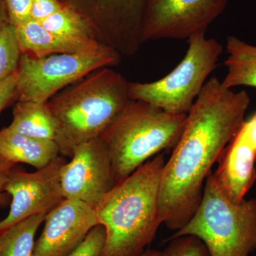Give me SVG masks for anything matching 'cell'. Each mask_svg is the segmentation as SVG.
Listing matches in <instances>:
<instances>
[{
  "label": "cell",
  "mask_w": 256,
  "mask_h": 256,
  "mask_svg": "<svg viewBox=\"0 0 256 256\" xmlns=\"http://www.w3.org/2000/svg\"><path fill=\"white\" fill-rule=\"evenodd\" d=\"M171 242L162 256H210L201 240L193 236H184L171 239Z\"/></svg>",
  "instance_id": "cell-21"
},
{
  "label": "cell",
  "mask_w": 256,
  "mask_h": 256,
  "mask_svg": "<svg viewBox=\"0 0 256 256\" xmlns=\"http://www.w3.org/2000/svg\"><path fill=\"white\" fill-rule=\"evenodd\" d=\"M63 6L60 0H32L31 18L40 22Z\"/></svg>",
  "instance_id": "cell-24"
},
{
  "label": "cell",
  "mask_w": 256,
  "mask_h": 256,
  "mask_svg": "<svg viewBox=\"0 0 256 256\" xmlns=\"http://www.w3.org/2000/svg\"><path fill=\"white\" fill-rule=\"evenodd\" d=\"M186 114L168 112L144 101L128 100L99 137L108 152L116 183L153 156L174 148Z\"/></svg>",
  "instance_id": "cell-4"
},
{
  "label": "cell",
  "mask_w": 256,
  "mask_h": 256,
  "mask_svg": "<svg viewBox=\"0 0 256 256\" xmlns=\"http://www.w3.org/2000/svg\"><path fill=\"white\" fill-rule=\"evenodd\" d=\"M40 23L48 31L62 36L97 40L85 20L76 12L64 4L60 10Z\"/></svg>",
  "instance_id": "cell-19"
},
{
  "label": "cell",
  "mask_w": 256,
  "mask_h": 256,
  "mask_svg": "<svg viewBox=\"0 0 256 256\" xmlns=\"http://www.w3.org/2000/svg\"><path fill=\"white\" fill-rule=\"evenodd\" d=\"M6 22H9L6 6L3 0H0V30Z\"/></svg>",
  "instance_id": "cell-28"
},
{
  "label": "cell",
  "mask_w": 256,
  "mask_h": 256,
  "mask_svg": "<svg viewBox=\"0 0 256 256\" xmlns=\"http://www.w3.org/2000/svg\"><path fill=\"white\" fill-rule=\"evenodd\" d=\"M44 223L32 256H68L98 224L92 206L68 198L46 214Z\"/></svg>",
  "instance_id": "cell-12"
},
{
  "label": "cell",
  "mask_w": 256,
  "mask_h": 256,
  "mask_svg": "<svg viewBox=\"0 0 256 256\" xmlns=\"http://www.w3.org/2000/svg\"><path fill=\"white\" fill-rule=\"evenodd\" d=\"M227 74L222 82L226 88L246 86L256 88V46L235 36L227 37Z\"/></svg>",
  "instance_id": "cell-17"
},
{
  "label": "cell",
  "mask_w": 256,
  "mask_h": 256,
  "mask_svg": "<svg viewBox=\"0 0 256 256\" xmlns=\"http://www.w3.org/2000/svg\"><path fill=\"white\" fill-rule=\"evenodd\" d=\"M106 229L98 224L87 234L86 238L66 256H100L105 246Z\"/></svg>",
  "instance_id": "cell-22"
},
{
  "label": "cell",
  "mask_w": 256,
  "mask_h": 256,
  "mask_svg": "<svg viewBox=\"0 0 256 256\" xmlns=\"http://www.w3.org/2000/svg\"><path fill=\"white\" fill-rule=\"evenodd\" d=\"M14 99H16V72L0 85V114Z\"/></svg>",
  "instance_id": "cell-25"
},
{
  "label": "cell",
  "mask_w": 256,
  "mask_h": 256,
  "mask_svg": "<svg viewBox=\"0 0 256 256\" xmlns=\"http://www.w3.org/2000/svg\"><path fill=\"white\" fill-rule=\"evenodd\" d=\"M137 256H162V252L158 250H152V249H146L142 254Z\"/></svg>",
  "instance_id": "cell-29"
},
{
  "label": "cell",
  "mask_w": 256,
  "mask_h": 256,
  "mask_svg": "<svg viewBox=\"0 0 256 256\" xmlns=\"http://www.w3.org/2000/svg\"><path fill=\"white\" fill-rule=\"evenodd\" d=\"M128 87L122 74L105 67L47 101L56 124L60 154L72 158L77 146L100 137L130 100Z\"/></svg>",
  "instance_id": "cell-3"
},
{
  "label": "cell",
  "mask_w": 256,
  "mask_h": 256,
  "mask_svg": "<svg viewBox=\"0 0 256 256\" xmlns=\"http://www.w3.org/2000/svg\"><path fill=\"white\" fill-rule=\"evenodd\" d=\"M14 28L22 54L35 58L58 54L76 53L94 50L102 44L94 38L57 34L48 31L32 18Z\"/></svg>",
  "instance_id": "cell-14"
},
{
  "label": "cell",
  "mask_w": 256,
  "mask_h": 256,
  "mask_svg": "<svg viewBox=\"0 0 256 256\" xmlns=\"http://www.w3.org/2000/svg\"><path fill=\"white\" fill-rule=\"evenodd\" d=\"M250 102L246 92L226 88L216 77L204 86L162 172L160 217L168 228L178 232L194 214L207 176L245 122Z\"/></svg>",
  "instance_id": "cell-1"
},
{
  "label": "cell",
  "mask_w": 256,
  "mask_h": 256,
  "mask_svg": "<svg viewBox=\"0 0 256 256\" xmlns=\"http://www.w3.org/2000/svg\"><path fill=\"white\" fill-rule=\"evenodd\" d=\"M165 162L162 154L148 160L94 206L98 224L106 232L100 256H137L154 240L162 224L159 192Z\"/></svg>",
  "instance_id": "cell-2"
},
{
  "label": "cell",
  "mask_w": 256,
  "mask_h": 256,
  "mask_svg": "<svg viewBox=\"0 0 256 256\" xmlns=\"http://www.w3.org/2000/svg\"><path fill=\"white\" fill-rule=\"evenodd\" d=\"M0 154L14 164L25 163L38 170L60 156V151L55 141L28 137L6 127L0 130Z\"/></svg>",
  "instance_id": "cell-15"
},
{
  "label": "cell",
  "mask_w": 256,
  "mask_h": 256,
  "mask_svg": "<svg viewBox=\"0 0 256 256\" xmlns=\"http://www.w3.org/2000/svg\"><path fill=\"white\" fill-rule=\"evenodd\" d=\"M78 13L96 40L121 56H132L142 45L141 26L146 0H60Z\"/></svg>",
  "instance_id": "cell-8"
},
{
  "label": "cell",
  "mask_w": 256,
  "mask_h": 256,
  "mask_svg": "<svg viewBox=\"0 0 256 256\" xmlns=\"http://www.w3.org/2000/svg\"><path fill=\"white\" fill-rule=\"evenodd\" d=\"M10 23L14 26L31 18L32 0H3Z\"/></svg>",
  "instance_id": "cell-23"
},
{
  "label": "cell",
  "mask_w": 256,
  "mask_h": 256,
  "mask_svg": "<svg viewBox=\"0 0 256 256\" xmlns=\"http://www.w3.org/2000/svg\"><path fill=\"white\" fill-rule=\"evenodd\" d=\"M15 165L16 164L12 162L0 154V202L2 200V194L4 192L5 185L8 182V178L12 171L14 169Z\"/></svg>",
  "instance_id": "cell-26"
},
{
  "label": "cell",
  "mask_w": 256,
  "mask_h": 256,
  "mask_svg": "<svg viewBox=\"0 0 256 256\" xmlns=\"http://www.w3.org/2000/svg\"><path fill=\"white\" fill-rule=\"evenodd\" d=\"M46 214L30 217L0 235V256H32L35 236Z\"/></svg>",
  "instance_id": "cell-18"
},
{
  "label": "cell",
  "mask_w": 256,
  "mask_h": 256,
  "mask_svg": "<svg viewBox=\"0 0 256 256\" xmlns=\"http://www.w3.org/2000/svg\"><path fill=\"white\" fill-rule=\"evenodd\" d=\"M24 136L55 141L56 124L46 102L18 101L8 127Z\"/></svg>",
  "instance_id": "cell-16"
},
{
  "label": "cell",
  "mask_w": 256,
  "mask_h": 256,
  "mask_svg": "<svg viewBox=\"0 0 256 256\" xmlns=\"http://www.w3.org/2000/svg\"><path fill=\"white\" fill-rule=\"evenodd\" d=\"M184 236L201 240L210 256H249L256 250V198L230 201L210 172L196 212L170 240Z\"/></svg>",
  "instance_id": "cell-5"
},
{
  "label": "cell",
  "mask_w": 256,
  "mask_h": 256,
  "mask_svg": "<svg viewBox=\"0 0 256 256\" xmlns=\"http://www.w3.org/2000/svg\"><path fill=\"white\" fill-rule=\"evenodd\" d=\"M188 42L182 60L164 78L151 82H129L130 100L144 101L173 114H188L224 50L220 42L206 38V32L196 34Z\"/></svg>",
  "instance_id": "cell-6"
},
{
  "label": "cell",
  "mask_w": 256,
  "mask_h": 256,
  "mask_svg": "<svg viewBox=\"0 0 256 256\" xmlns=\"http://www.w3.org/2000/svg\"><path fill=\"white\" fill-rule=\"evenodd\" d=\"M242 130L249 142L256 150V114L242 124Z\"/></svg>",
  "instance_id": "cell-27"
},
{
  "label": "cell",
  "mask_w": 256,
  "mask_h": 256,
  "mask_svg": "<svg viewBox=\"0 0 256 256\" xmlns=\"http://www.w3.org/2000/svg\"><path fill=\"white\" fill-rule=\"evenodd\" d=\"M256 150L249 142L242 128L224 149L218 168L212 172L217 186L234 203L245 200L256 181Z\"/></svg>",
  "instance_id": "cell-13"
},
{
  "label": "cell",
  "mask_w": 256,
  "mask_h": 256,
  "mask_svg": "<svg viewBox=\"0 0 256 256\" xmlns=\"http://www.w3.org/2000/svg\"><path fill=\"white\" fill-rule=\"evenodd\" d=\"M21 56L15 28L6 22L0 30V85L16 72Z\"/></svg>",
  "instance_id": "cell-20"
},
{
  "label": "cell",
  "mask_w": 256,
  "mask_h": 256,
  "mask_svg": "<svg viewBox=\"0 0 256 256\" xmlns=\"http://www.w3.org/2000/svg\"><path fill=\"white\" fill-rule=\"evenodd\" d=\"M70 158L60 172L64 198L82 202L94 208L116 184L108 152L98 138L77 146Z\"/></svg>",
  "instance_id": "cell-11"
},
{
  "label": "cell",
  "mask_w": 256,
  "mask_h": 256,
  "mask_svg": "<svg viewBox=\"0 0 256 256\" xmlns=\"http://www.w3.org/2000/svg\"><path fill=\"white\" fill-rule=\"evenodd\" d=\"M66 162L60 156L34 172L13 169L4 192L12 196L9 214L0 222V235L33 216L46 214L63 201L60 172Z\"/></svg>",
  "instance_id": "cell-10"
},
{
  "label": "cell",
  "mask_w": 256,
  "mask_h": 256,
  "mask_svg": "<svg viewBox=\"0 0 256 256\" xmlns=\"http://www.w3.org/2000/svg\"><path fill=\"white\" fill-rule=\"evenodd\" d=\"M121 56L118 52L104 44L94 50L41 58L22 54L16 72V99L46 102L92 72L118 65Z\"/></svg>",
  "instance_id": "cell-7"
},
{
  "label": "cell",
  "mask_w": 256,
  "mask_h": 256,
  "mask_svg": "<svg viewBox=\"0 0 256 256\" xmlns=\"http://www.w3.org/2000/svg\"><path fill=\"white\" fill-rule=\"evenodd\" d=\"M229 0H146L141 40H188L206 32Z\"/></svg>",
  "instance_id": "cell-9"
}]
</instances>
